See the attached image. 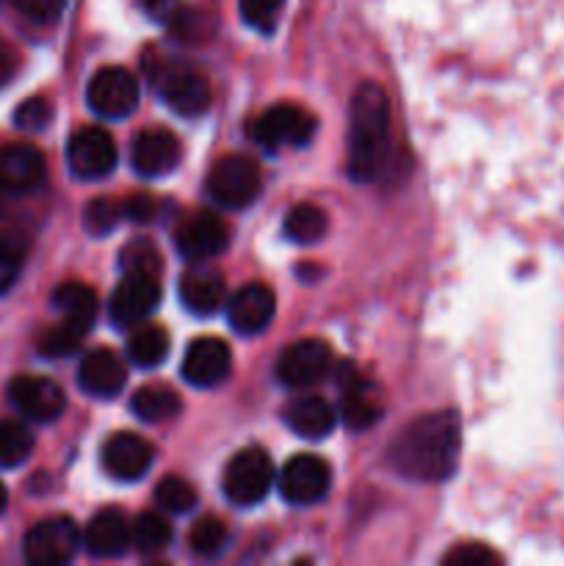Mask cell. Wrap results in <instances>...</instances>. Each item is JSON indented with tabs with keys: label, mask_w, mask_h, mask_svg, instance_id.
I'll return each mask as SVG.
<instances>
[{
	"label": "cell",
	"mask_w": 564,
	"mask_h": 566,
	"mask_svg": "<svg viewBox=\"0 0 564 566\" xmlns=\"http://www.w3.org/2000/svg\"><path fill=\"white\" fill-rule=\"evenodd\" d=\"M459 448L462 434L457 415L431 412L404 426L401 434L387 448V462L404 479L437 484L457 473Z\"/></svg>",
	"instance_id": "cell-1"
},
{
	"label": "cell",
	"mask_w": 564,
	"mask_h": 566,
	"mask_svg": "<svg viewBox=\"0 0 564 566\" xmlns=\"http://www.w3.org/2000/svg\"><path fill=\"white\" fill-rule=\"evenodd\" d=\"M390 164V103L385 88L363 83L348 111V175L357 182L379 180Z\"/></svg>",
	"instance_id": "cell-2"
},
{
	"label": "cell",
	"mask_w": 564,
	"mask_h": 566,
	"mask_svg": "<svg viewBox=\"0 0 564 566\" xmlns=\"http://www.w3.org/2000/svg\"><path fill=\"white\" fill-rule=\"evenodd\" d=\"M149 83L158 97L180 116H199L210 105V83L202 72L186 59L175 55H153L144 64Z\"/></svg>",
	"instance_id": "cell-3"
},
{
	"label": "cell",
	"mask_w": 564,
	"mask_h": 566,
	"mask_svg": "<svg viewBox=\"0 0 564 566\" xmlns=\"http://www.w3.org/2000/svg\"><path fill=\"white\" fill-rule=\"evenodd\" d=\"M260 169L247 155H227L216 160L208 175V197L224 210H241L258 199Z\"/></svg>",
	"instance_id": "cell-4"
},
{
	"label": "cell",
	"mask_w": 564,
	"mask_h": 566,
	"mask_svg": "<svg viewBox=\"0 0 564 566\" xmlns=\"http://www.w3.org/2000/svg\"><path fill=\"white\" fill-rule=\"evenodd\" d=\"M274 484V464L263 448H243L224 470V495L236 506H254Z\"/></svg>",
	"instance_id": "cell-5"
},
{
	"label": "cell",
	"mask_w": 564,
	"mask_h": 566,
	"mask_svg": "<svg viewBox=\"0 0 564 566\" xmlns=\"http://www.w3.org/2000/svg\"><path fill=\"white\" fill-rule=\"evenodd\" d=\"M315 136V116L299 105L280 103L254 119L252 138L269 153L282 147H304Z\"/></svg>",
	"instance_id": "cell-6"
},
{
	"label": "cell",
	"mask_w": 564,
	"mask_h": 566,
	"mask_svg": "<svg viewBox=\"0 0 564 566\" xmlns=\"http://www.w3.org/2000/svg\"><path fill=\"white\" fill-rule=\"evenodd\" d=\"M83 547V536L70 517H50L25 534L22 551L33 566H64Z\"/></svg>",
	"instance_id": "cell-7"
},
{
	"label": "cell",
	"mask_w": 564,
	"mask_h": 566,
	"mask_svg": "<svg viewBox=\"0 0 564 566\" xmlns=\"http://www.w3.org/2000/svg\"><path fill=\"white\" fill-rule=\"evenodd\" d=\"M160 282L155 274L127 271L116 291L111 293L108 315L119 329H136L149 318L160 304Z\"/></svg>",
	"instance_id": "cell-8"
},
{
	"label": "cell",
	"mask_w": 564,
	"mask_h": 566,
	"mask_svg": "<svg viewBox=\"0 0 564 566\" xmlns=\"http://www.w3.org/2000/svg\"><path fill=\"white\" fill-rule=\"evenodd\" d=\"M116 142L103 127H81L66 144V164L77 180H103L116 169Z\"/></svg>",
	"instance_id": "cell-9"
},
{
	"label": "cell",
	"mask_w": 564,
	"mask_h": 566,
	"mask_svg": "<svg viewBox=\"0 0 564 566\" xmlns=\"http://www.w3.org/2000/svg\"><path fill=\"white\" fill-rule=\"evenodd\" d=\"M138 81L122 66L94 72L86 88V103L103 119H125L138 105Z\"/></svg>",
	"instance_id": "cell-10"
},
{
	"label": "cell",
	"mask_w": 564,
	"mask_h": 566,
	"mask_svg": "<svg viewBox=\"0 0 564 566\" xmlns=\"http://www.w3.org/2000/svg\"><path fill=\"white\" fill-rule=\"evenodd\" d=\"M332 368V348L318 337L296 340L276 359V379L291 390H307L326 379Z\"/></svg>",
	"instance_id": "cell-11"
},
{
	"label": "cell",
	"mask_w": 564,
	"mask_h": 566,
	"mask_svg": "<svg viewBox=\"0 0 564 566\" xmlns=\"http://www.w3.org/2000/svg\"><path fill=\"white\" fill-rule=\"evenodd\" d=\"M276 484H280V495L291 506H313L324 501L332 486L330 464L313 453H296L285 462Z\"/></svg>",
	"instance_id": "cell-12"
},
{
	"label": "cell",
	"mask_w": 564,
	"mask_h": 566,
	"mask_svg": "<svg viewBox=\"0 0 564 566\" xmlns=\"http://www.w3.org/2000/svg\"><path fill=\"white\" fill-rule=\"evenodd\" d=\"M48 177V160L31 144H9L0 147V191L25 197L39 191Z\"/></svg>",
	"instance_id": "cell-13"
},
{
	"label": "cell",
	"mask_w": 564,
	"mask_h": 566,
	"mask_svg": "<svg viewBox=\"0 0 564 566\" xmlns=\"http://www.w3.org/2000/svg\"><path fill=\"white\" fill-rule=\"evenodd\" d=\"M182 379L199 390H210L227 381L232 370V352L219 337H199L182 357Z\"/></svg>",
	"instance_id": "cell-14"
},
{
	"label": "cell",
	"mask_w": 564,
	"mask_h": 566,
	"mask_svg": "<svg viewBox=\"0 0 564 566\" xmlns=\"http://www.w3.org/2000/svg\"><path fill=\"white\" fill-rule=\"evenodd\" d=\"M9 398L17 412L25 415L28 420H36V423H53L66 407L64 390L44 376H17L9 385Z\"/></svg>",
	"instance_id": "cell-15"
},
{
	"label": "cell",
	"mask_w": 564,
	"mask_h": 566,
	"mask_svg": "<svg viewBox=\"0 0 564 566\" xmlns=\"http://www.w3.org/2000/svg\"><path fill=\"white\" fill-rule=\"evenodd\" d=\"M341 381V418L348 429H370L382 418V401L376 387L359 374L354 365H341L337 370Z\"/></svg>",
	"instance_id": "cell-16"
},
{
	"label": "cell",
	"mask_w": 564,
	"mask_h": 566,
	"mask_svg": "<svg viewBox=\"0 0 564 566\" xmlns=\"http://www.w3.org/2000/svg\"><path fill=\"white\" fill-rule=\"evenodd\" d=\"M227 307V321H230L232 329L238 335H260L263 329H269V324L274 321L276 313V296L271 287L260 285V282H249V285L238 287V293H232Z\"/></svg>",
	"instance_id": "cell-17"
},
{
	"label": "cell",
	"mask_w": 564,
	"mask_h": 566,
	"mask_svg": "<svg viewBox=\"0 0 564 566\" xmlns=\"http://www.w3.org/2000/svg\"><path fill=\"white\" fill-rule=\"evenodd\" d=\"M180 158L182 149L177 136L169 130H160V127L142 130L130 144V166L142 177L169 175V171L177 169Z\"/></svg>",
	"instance_id": "cell-18"
},
{
	"label": "cell",
	"mask_w": 564,
	"mask_h": 566,
	"mask_svg": "<svg viewBox=\"0 0 564 566\" xmlns=\"http://www.w3.org/2000/svg\"><path fill=\"white\" fill-rule=\"evenodd\" d=\"M175 243L182 258L199 263V260L219 258L224 252L227 243H230V230H227L221 216L199 213L182 221V227L175 235Z\"/></svg>",
	"instance_id": "cell-19"
},
{
	"label": "cell",
	"mask_w": 564,
	"mask_h": 566,
	"mask_svg": "<svg viewBox=\"0 0 564 566\" xmlns=\"http://www.w3.org/2000/svg\"><path fill=\"white\" fill-rule=\"evenodd\" d=\"M155 451L144 437L133 431H116L103 446V468L116 481H138L153 468Z\"/></svg>",
	"instance_id": "cell-20"
},
{
	"label": "cell",
	"mask_w": 564,
	"mask_h": 566,
	"mask_svg": "<svg viewBox=\"0 0 564 566\" xmlns=\"http://www.w3.org/2000/svg\"><path fill=\"white\" fill-rule=\"evenodd\" d=\"M127 368L108 348H94L77 368V385L92 398H116L125 390Z\"/></svg>",
	"instance_id": "cell-21"
},
{
	"label": "cell",
	"mask_w": 564,
	"mask_h": 566,
	"mask_svg": "<svg viewBox=\"0 0 564 566\" xmlns=\"http://www.w3.org/2000/svg\"><path fill=\"white\" fill-rule=\"evenodd\" d=\"M83 547L94 558H119L127 547H133L130 523L119 509H105L92 517V523L83 531Z\"/></svg>",
	"instance_id": "cell-22"
},
{
	"label": "cell",
	"mask_w": 564,
	"mask_h": 566,
	"mask_svg": "<svg viewBox=\"0 0 564 566\" xmlns=\"http://www.w3.org/2000/svg\"><path fill=\"white\" fill-rule=\"evenodd\" d=\"M285 426L296 437L304 440H324L326 434H332L337 423V412L326 398L321 396H299L282 412Z\"/></svg>",
	"instance_id": "cell-23"
},
{
	"label": "cell",
	"mask_w": 564,
	"mask_h": 566,
	"mask_svg": "<svg viewBox=\"0 0 564 566\" xmlns=\"http://www.w3.org/2000/svg\"><path fill=\"white\" fill-rule=\"evenodd\" d=\"M180 302L194 315H213L227 304V282L213 269H191L180 276Z\"/></svg>",
	"instance_id": "cell-24"
},
{
	"label": "cell",
	"mask_w": 564,
	"mask_h": 566,
	"mask_svg": "<svg viewBox=\"0 0 564 566\" xmlns=\"http://www.w3.org/2000/svg\"><path fill=\"white\" fill-rule=\"evenodd\" d=\"M53 307L61 313V321L81 326V329H92L94 318H97L100 298L83 282H64L53 291Z\"/></svg>",
	"instance_id": "cell-25"
},
{
	"label": "cell",
	"mask_w": 564,
	"mask_h": 566,
	"mask_svg": "<svg viewBox=\"0 0 564 566\" xmlns=\"http://www.w3.org/2000/svg\"><path fill=\"white\" fill-rule=\"evenodd\" d=\"M169 354V335L155 324H138L127 340V359L136 368H158Z\"/></svg>",
	"instance_id": "cell-26"
},
{
	"label": "cell",
	"mask_w": 564,
	"mask_h": 566,
	"mask_svg": "<svg viewBox=\"0 0 564 566\" xmlns=\"http://www.w3.org/2000/svg\"><path fill=\"white\" fill-rule=\"evenodd\" d=\"M130 407L133 415L144 423H164L180 412V396L164 385H149L130 398Z\"/></svg>",
	"instance_id": "cell-27"
},
{
	"label": "cell",
	"mask_w": 564,
	"mask_h": 566,
	"mask_svg": "<svg viewBox=\"0 0 564 566\" xmlns=\"http://www.w3.org/2000/svg\"><path fill=\"white\" fill-rule=\"evenodd\" d=\"M326 213L318 208V205H296V208H291V213L285 216V224H282V230H285V238L293 243H302V247H307V243H315L324 238L326 232Z\"/></svg>",
	"instance_id": "cell-28"
},
{
	"label": "cell",
	"mask_w": 564,
	"mask_h": 566,
	"mask_svg": "<svg viewBox=\"0 0 564 566\" xmlns=\"http://www.w3.org/2000/svg\"><path fill=\"white\" fill-rule=\"evenodd\" d=\"M133 547L142 553H160L169 547L171 542V525L164 517L153 512L138 514L136 523H130Z\"/></svg>",
	"instance_id": "cell-29"
},
{
	"label": "cell",
	"mask_w": 564,
	"mask_h": 566,
	"mask_svg": "<svg viewBox=\"0 0 564 566\" xmlns=\"http://www.w3.org/2000/svg\"><path fill=\"white\" fill-rule=\"evenodd\" d=\"M33 451V437L25 426L9 423L3 420L0 423V470L20 468Z\"/></svg>",
	"instance_id": "cell-30"
},
{
	"label": "cell",
	"mask_w": 564,
	"mask_h": 566,
	"mask_svg": "<svg viewBox=\"0 0 564 566\" xmlns=\"http://www.w3.org/2000/svg\"><path fill=\"white\" fill-rule=\"evenodd\" d=\"M227 539H230V534H227V528H224V523H221V520L202 517L191 528L188 545H191V551L197 553L199 558H216L219 553H224Z\"/></svg>",
	"instance_id": "cell-31"
},
{
	"label": "cell",
	"mask_w": 564,
	"mask_h": 566,
	"mask_svg": "<svg viewBox=\"0 0 564 566\" xmlns=\"http://www.w3.org/2000/svg\"><path fill=\"white\" fill-rule=\"evenodd\" d=\"M155 501L160 509L171 514H188L197 506V490L188 481L177 479V475H166L158 486H155Z\"/></svg>",
	"instance_id": "cell-32"
},
{
	"label": "cell",
	"mask_w": 564,
	"mask_h": 566,
	"mask_svg": "<svg viewBox=\"0 0 564 566\" xmlns=\"http://www.w3.org/2000/svg\"><path fill=\"white\" fill-rule=\"evenodd\" d=\"M86 337V329L81 326L70 324V321H61L59 326L48 329L39 340V352L50 359H59V357H70V354L77 352L81 340Z\"/></svg>",
	"instance_id": "cell-33"
},
{
	"label": "cell",
	"mask_w": 564,
	"mask_h": 566,
	"mask_svg": "<svg viewBox=\"0 0 564 566\" xmlns=\"http://www.w3.org/2000/svg\"><path fill=\"white\" fill-rule=\"evenodd\" d=\"M125 219V208H122L119 202H114V199H92V202L86 205V210H83V227H86L92 235H105V232L114 230L119 221Z\"/></svg>",
	"instance_id": "cell-34"
},
{
	"label": "cell",
	"mask_w": 564,
	"mask_h": 566,
	"mask_svg": "<svg viewBox=\"0 0 564 566\" xmlns=\"http://www.w3.org/2000/svg\"><path fill=\"white\" fill-rule=\"evenodd\" d=\"M22 260H25V243H22V238H0V296L14 287L22 269Z\"/></svg>",
	"instance_id": "cell-35"
},
{
	"label": "cell",
	"mask_w": 564,
	"mask_h": 566,
	"mask_svg": "<svg viewBox=\"0 0 564 566\" xmlns=\"http://www.w3.org/2000/svg\"><path fill=\"white\" fill-rule=\"evenodd\" d=\"M122 271H142V274H155L160 271V254L158 249L149 241L138 238V241H130L125 249H122Z\"/></svg>",
	"instance_id": "cell-36"
},
{
	"label": "cell",
	"mask_w": 564,
	"mask_h": 566,
	"mask_svg": "<svg viewBox=\"0 0 564 566\" xmlns=\"http://www.w3.org/2000/svg\"><path fill=\"white\" fill-rule=\"evenodd\" d=\"M53 119V108H50L48 99L31 97L25 103H20V108L14 111V125L20 130H44Z\"/></svg>",
	"instance_id": "cell-37"
},
{
	"label": "cell",
	"mask_w": 564,
	"mask_h": 566,
	"mask_svg": "<svg viewBox=\"0 0 564 566\" xmlns=\"http://www.w3.org/2000/svg\"><path fill=\"white\" fill-rule=\"evenodd\" d=\"M238 3H241V17L249 25L258 31H271L285 0H238Z\"/></svg>",
	"instance_id": "cell-38"
},
{
	"label": "cell",
	"mask_w": 564,
	"mask_h": 566,
	"mask_svg": "<svg viewBox=\"0 0 564 566\" xmlns=\"http://www.w3.org/2000/svg\"><path fill=\"white\" fill-rule=\"evenodd\" d=\"M20 14H25L33 22H55L64 11L66 0H11Z\"/></svg>",
	"instance_id": "cell-39"
},
{
	"label": "cell",
	"mask_w": 564,
	"mask_h": 566,
	"mask_svg": "<svg viewBox=\"0 0 564 566\" xmlns=\"http://www.w3.org/2000/svg\"><path fill=\"white\" fill-rule=\"evenodd\" d=\"M442 564L448 566H487V564H498V556L492 551L481 545H459L453 547L451 553H446Z\"/></svg>",
	"instance_id": "cell-40"
},
{
	"label": "cell",
	"mask_w": 564,
	"mask_h": 566,
	"mask_svg": "<svg viewBox=\"0 0 564 566\" xmlns=\"http://www.w3.org/2000/svg\"><path fill=\"white\" fill-rule=\"evenodd\" d=\"M122 208H125V219L138 221V224H147L155 216V202L149 197H130L122 202Z\"/></svg>",
	"instance_id": "cell-41"
},
{
	"label": "cell",
	"mask_w": 564,
	"mask_h": 566,
	"mask_svg": "<svg viewBox=\"0 0 564 566\" xmlns=\"http://www.w3.org/2000/svg\"><path fill=\"white\" fill-rule=\"evenodd\" d=\"M17 72V53L9 48H0V86L11 81V75Z\"/></svg>",
	"instance_id": "cell-42"
},
{
	"label": "cell",
	"mask_w": 564,
	"mask_h": 566,
	"mask_svg": "<svg viewBox=\"0 0 564 566\" xmlns=\"http://www.w3.org/2000/svg\"><path fill=\"white\" fill-rule=\"evenodd\" d=\"M6 506H9V492H6V486L0 484V514L6 512Z\"/></svg>",
	"instance_id": "cell-43"
},
{
	"label": "cell",
	"mask_w": 564,
	"mask_h": 566,
	"mask_svg": "<svg viewBox=\"0 0 564 566\" xmlns=\"http://www.w3.org/2000/svg\"><path fill=\"white\" fill-rule=\"evenodd\" d=\"M0 205H3V202H0Z\"/></svg>",
	"instance_id": "cell-44"
}]
</instances>
